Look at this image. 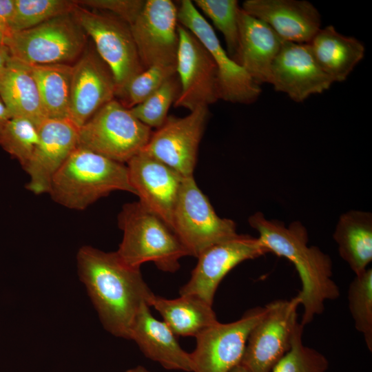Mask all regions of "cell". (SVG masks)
I'll return each instance as SVG.
<instances>
[{
	"mask_svg": "<svg viewBox=\"0 0 372 372\" xmlns=\"http://www.w3.org/2000/svg\"><path fill=\"white\" fill-rule=\"evenodd\" d=\"M117 190L136 194L127 165L77 146L54 175L48 193L57 203L82 210Z\"/></svg>",
	"mask_w": 372,
	"mask_h": 372,
	"instance_id": "3957f363",
	"label": "cell"
},
{
	"mask_svg": "<svg viewBox=\"0 0 372 372\" xmlns=\"http://www.w3.org/2000/svg\"><path fill=\"white\" fill-rule=\"evenodd\" d=\"M178 25V6L172 1H145L140 14L130 25L144 69L155 65H176Z\"/></svg>",
	"mask_w": 372,
	"mask_h": 372,
	"instance_id": "9a60e30c",
	"label": "cell"
},
{
	"mask_svg": "<svg viewBox=\"0 0 372 372\" xmlns=\"http://www.w3.org/2000/svg\"><path fill=\"white\" fill-rule=\"evenodd\" d=\"M194 5L223 34L229 56L236 62L239 48L238 12L236 0H195Z\"/></svg>",
	"mask_w": 372,
	"mask_h": 372,
	"instance_id": "f1b7e54d",
	"label": "cell"
},
{
	"mask_svg": "<svg viewBox=\"0 0 372 372\" xmlns=\"http://www.w3.org/2000/svg\"><path fill=\"white\" fill-rule=\"evenodd\" d=\"M209 114L208 107H200L184 117L168 116L162 126L152 132L143 152L183 177L193 176Z\"/></svg>",
	"mask_w": 372,
	"mask_h": 372,
	"instance_id": "5bb4252c",
	"label": "cell"
},
{
	"mask_svg": "<svg viewBox=\"0 0 372 372\" xmlns=\"http://www.w3.org/2000/svg\"><path fill=\"white\" fill-rule=\"evenodd\" d=\"M39 127L24 117H12L0 131V145L24 168L39 142Z\"/></svg>",
	"mask_w": 372,
	"mask_h": 372,
	"instance_id": "f546056e",
	"label": "cell"
},
{
	"mask_svg": "<svg viewBox=\"0 0 372 372\" xmlns=\"http://www.w3.org/2000/svg\"><path fill=\"white\" fill-rule=\"evenodd\" d=\"M239 48L236 63L259 85L269 83L271 65L282 40L262 21L240 8Z\"/></svg>",
	"mask_w": 372,
	"mask_h": 372,
	"instance_id": "7402d4cb",
	"label": "cell"
},
{
	"mask_svg": "<svg viewBox=\"0 0 372 372\" xmlns=\"http://www.w3.org/2000/svg\"><path fill=\"white\" fill-rule=\"evenodd\" d=\"M14 6V0H0V33L4 40L12 34V23Z\"/></svg>",
	"mask_w": 372,
	"mask_h": 372,
	"instance_id": "d590c367",
	"label": "cell"
},
{
	"mask_svg": "<svg viewBox=\"0 0 372 372\" xmlns=\"http://www.w3.org/2000/svg\"><path fill=\"white\" fill-rule=\"evenodd\" d=\"M10 118L11 115L0 97V131Z\"/></svg>",
	"mask_w": 372,
	"mask_h": 372,
	"instance_id": "74e56055",
	"label": "cell"
},
{
	"mask_svg": "<svg viewBox=\"0 0 372 372\" xmlns=\"http://www.w3.org/2000/svg\"><path fill=\"white\" fill-rule=\"evenodd\" d=\"M172 229L189 256L238 234L234 220L219 217L193 176L185 177L173 214Z\"/></svg>",
	"mask_w": 372,
	"mask_h": 372,
	"instance_id": "52a82bcc",
	"label": "cell"
},
{
	"mask_svg": "<svg viewBox=\"0 0 372 372\" xmlns=\"http://www.w3.org/2000/svg\"><path fill=\"white\" fill-rule=\"evenodd\" d=\"M176 336L163 321L152 315L149 306L144 303L132 324L129 340H134L147 358L165 369L192 372L191 354L182 349Z\"/></svg>",
	"mask_w": 372,
	"mask_h": 372,
	"instance_id": "44dd1931",
	"label": "cell"
},
{
	"mask_svg": "<svg viewBox=\"0 0 372 372\" xmlns=\"http://www.w3.org/2000/svg\"><path fill=\"white\" fill-rule=\"evenodd\" d=\"M14 3L12 34L72 12L76 6L75 1L65 0H14Z\"/></svg>",
	"mask_w": 372,
	"mask_h": 372,
	"instance_id": "4dcf8cb0",
	"label": "cell"
},
{
	"mask_svg": "<svg viewBox=\"0 0 372 372\" xmlns=\"http://www.w3.org/2000/svg\"><path fill=\"white\" fill-rule=\"evenodd\" d=\"M178 33L176 66L180 92L174 106L190 112L209 107L220 99L216 65L199 40L179 23Z\"/></svg>",
	"mask_w": 372,
	"mask_h": 372,
	"instance_id": "4fadbf2b",
	"label": "cell"
},
{
	"mask_svg": "<svg viewBox=\"0 0 372 372\" xmlns=\"http://www.w3.org/2000/svg\"><path fill=\"white\" fill-rule=\"evenodd\" d=\"M300 305L296 296L267 303L260 320L251 331L240 364L249 372H271L289 350L298 324Z\"/></svg>",
	"mask_w": 372,
	"mask_h": 372,
	"instance_id": "9c48e42d",
	"label": "cell"
},
{
	"mask_svg": "<svg viewBox=\"0 0 372 372\" xmlns=\"http://www.w3.org/2000/svg\"><path fill=\"white\" fill-rule=\"evenodd\" d=\"M269 253L258 237L248 234L236 236L214 244L198 257L188 282L180 289V295L196 296L213 305L216 289L224 277L243 261Z\"/></svg>",
	"mask_w": 372,
	"mask_h": 372,
	"instance_id": "7c38bea8",
	"label": "cell"
},
{
	"mask_svg": "<svg viewBox=\"0 0 372 372\" xmlns=\"http://www.w3.org/2000/svg\"><path fill=\"white\" fill-rule=\"evenodd\" d=\"M229 372H249V371L241 364L236 365Z\"/></svg>",
	"mask_w": 372,
	"mask_h": 372,
	"instance_id": "ab89813d",
	"label": "cell"
},
{
	"mask_svg": "<svg viewBox=\"0 0 372 372\" xmlns=\"http://www.w3.org/2000/svg\"><path fill=\"white\" fill-rule=\"evenodd\" d=\"M242 9L267 24L283 41L309 43L321 28L317 8L305 0H246Z\"/></svg>",
	"mask_w": 372,
	"mask_h": 372,
	"instance_id": "ffe728a7",
	"label": "cell"
},
{
	"mask_svg": "<svg viewBox=\"0 0 372 372\" xmlns=\"http://www.w3.org/2000/svg\"><path fill=\"white\" fill-rule=\"evenodd\" d=\"M265 312V306L251 308L234 322L218 321L198 334L190 353L192 372H229L239 364L248 336Z\"/></svg>",
	"mask_w": 372,
	"mask_h": 372,
	"instance_id": "8fae6325",
	"label": "cell"
},
{
	"mask_svg": "<svg viewBox=\"0 0 372 372\" xmlns=\"http://www.w3.org/2000/svg\"><path fill=\"white\" fill-rule=\"evenodd\" d=\"M178 21L190 31L211 54L217 68L220 99L234 103H254L261 94L260 85L229 56L211 25L192 1L182 0L179 2Z\"/></svg>",
	"mask_w": 372,
	"mask_h": 372,
	"instance_id": "30bf717a",
	"label": "cell"
},
{
	"mask_svg": "<svg viewBox=\"0 0 372 372\" xmlns=\"http://www.w3.org/2000/svg\"><path fill=\"white\" fill-rule=\"evenodd\" d=\"M127 168L138 201L172 229L174 211L185 177L143 151L127 163Z\"/></svg>",
	"mask_w": 372,
	"mask_h": 372,
	"instance_id": "e0dca14e",
	"label": "cell"
},
{
	"mask_svg": "<svg viewBox=\"0 0 372 372\" xmlns=\"http://www.w3.org/2000/svg\"><path fill=\"white\" fill-rule=\"evenodd\" d=\"M152 130L113 99L79 128L78 145L121 163L143 150Z\"/></svg>",
	"mask_w": 372,
	"mask_h": 372,
	"instance_id": "8992f818",
	"label": "cell"
},
{
	"mask_svg": "<svg viewBox=\"0 0 372 372\" xmlns=\"http://www.w3.org/2000/svg\"><path fill=\"white\" fill-rule=\"evenodd\" d=\"M76 260L80 280L102 325L114 336L129 340L135 317L154 294L140 268L125 263L116 251L91 246L81 247Z\"/></svg>",
	"mask_w": 372,
	"mask_h": 372,
	"instance_id": "6da1fadb",
	"label": "cell"
},
{
	"mask_svg": "<svg viewBox=\"0 0 372 372\" xmlns=\"http://www.w3.org/2000/svg\"><path fill=\"white\" fill-rule=\"evenodd\" d=\"M180 92V81L176 73L145 101L130 110L145 125L151 129H158L166 121L168 111L176 102Z\"/></svg>",
	"mask_w": 372,
	"mask_h": 372,
	"instance_id": "d6a6232c",
	"label": "cell"
},
{
	"mask_svg": "<svg viewBox=\"0 0 372 372\" xmlns=\"http://www.w3.org/2000/svg\"><path fill=\"white\" fill-rule=\"evenodd\" d=\"M0 97L11 117L27 118L37 125L48 118L28 65L12 58L0 72Z\"/></svg>",
	"mask_w": 372,
	"mask_h": 372,
	"instance_id": "cb8c5ba5",
	"label": "cell"
},
{
	"mask_svg": "<svg viewBox=\"0 0 372 372\" xmlns=\"http://www.w3.org/2000/svg\"><path fill=\"white\" fill-rule=\"evenodd\" d=\"M11 60V56L6 45L0 43V72L2 71Z\"/></svg>",
	"mask_w": 372,
	"mask_h": 372,
	"instance_id": "8d00e7d4",
	"label": "cell"
},
{
	"mask_svg": "<svg viewBox=\"0 0 372 372\" xmlns=\"http://www.w3.org/2000/svg\"><path fill=\"white\" fill-rule=\"evenodd\" d=\"M118 223L123 239L116 253L131 267L153 262L158 269L174 273L180 267L179 260L189 256L173 229L139 201L123 207Z\"/></svg>",
	"mask_w": 372,
	"mask_h": 372,
	"instance_id": "277c9868",
	"label": "cell"
},
{
	"mask_svg": "<svg viewBox=\"0 0 372 372\" xmlns=\"http://www.w3.org/2000/svg\"><path fill=\"white\" fill-rule=\"evenodd\" d=\"M333 238L355 275L363 273L372 260V214L355 209L342 214Z\"/></svg>",
	"mask_w": 372,
	"mask_h": 372,
	"instance_id": "d4e9b609",
	"label": "cell"
},
{
	"mask_svg": "<svg viewBox=\"0 0 372 372\" xmlns=\"http://www.w3.org/2000/svg\"><path fill=\"white\" fill-rule=\"evenodd\" d=\"M39 142L23 168L26 188L35 194L48 193L56 173L78 145L79 127L68 118H45L39 125Z\"/></svg>",
	"mask_w": 372,
	"mask_h": 372,
	"instance_id": "ac0fdd59",
	"label": "cell"
},
{
	"mask_svg": "<svg viewBox=\"0 0 372 372\" xmlns=\"http://www.w3.org/2000/svg\"><path fill=\"white\" fill-rule=\"evenodd\" d=\"M125 372H151L143 366H137L136 367L127 369Z\"/></svg>",
	"mask_w": 372,
	"mask_h": 372,
	"instance_id": "f35d334b",
	"label": "cell"
},
{
	"mask_svg": "<svg viewBox=\"0 0 372 372\" xmlns=\"http://www.w3.org/2000/svg\"><path fill=\"white\" fill-rule=\"evenodd\" d=\"M48 118H68L72 65H28Z\"/></svg>",
	"mask_w": 372,
	"mask_h": 372,
	"instance_id": "4316f807",
	"label": "cell"
},
{
	"mask_svg": "<svg viewBox=\"0 0 372 372\" xmlns=\"http://www.w3.org/2000/svg\"><path fill=\"white\" fill-rule=\"evenodd\" d=\"M72 13L112 72L116 93L145 70L128 23L112 14L92 12L77 4Z\"/></svg>",
	"mask_w": 372,
	"mask_h": 372,
	"instance_id": "ba28073f",
	"label": "cell"
},
{
	"mask_svg": "<svg viewBox=\"0 0 372 372\" xmlns=\"http://www.w3.org/2000/svg\"><path fill=\"white\" fill-rule=\"evenodd\" d=\"M249 225L269 252L288 259L300 279L301 289L296 295L303 308L300 324L304 327L322 313L324 303L340 296L333 279L331 257L317 246H309L307 229L300 221L288 226L276 219H268L260 211L248 218Z\"/></svg>",
	"mask_w": 372,
	"mask_h": 372,
	"instance_id": "7a4b0ae2",
	"label": "cell"
},
{
	"mask_svg": "<svg viewBox=\"0 0 372 372\" xmlns=\"http://www.w3.org/2000/svg\"><path fill=\"white\" fill-rule=\"evenodd\" d=\"M110 69L97 52H87L72 65L68 119L79 128L115 97Z\"/></svg>",
	"mask_w": 372,
	"mask_h": 372,
	"instance_id": "d6986e66",
	"label": "cell"
},
{
	"mask_svg": "<svg viewBox=\"0 0 372 372\" xmlns=\"http://www.w3.org/2000/svg\"><path fill=\"white\" fill-rule=\"evenodd\" d=\"M332 80L321 70L308 43L283 41L271 68L269 83L301 103L329 90Z\"/></svg>",
	"mask_w": 372,
	"mask_h": 372,
	"instance_id": "2e32d148",
	"label": "cell"
},
{
	"mask_svg": "<svg viewBox=\"0 0 372 372\" xmlns=\"http://www.w3.org/2000/svg\"><path fill=\"white\" fill-rule=\"evenodd\" d=\"M348 306L356 330L372 351V269L355 276L347 293Z\"/></svg>",
	"mask_w": 372,
	"mask_h": 372,
	"instance_id": "83f0119b",
	"label": "cell"
},
{
	"mask_svg": "<svg viewBox=\"0 0 372 372\" xmlns=\"http://www.w3.org/2000/svg\"><path fill=\"white\" fill-rule=\"evenodd\" d=\"M303 329L304 326L298 322L289 350L271 372H326L329 366L327 358L303 344Z\"/></svg>",
	"mask_w": 372,
	"mask_h": 372,
	"instance_id": "836d02e7",
	"label": "cell"
},
{
	"mask_svg": "<svg viewBox=\"0 0 372 372\" xmlns=\"http://www.w3.org/2000/svg\"><path fill=\"white\" fill-rule=\"evenodd\" d=\"M143 0H83L76 3L112 14L129 25L132 24L142 10Z\"/></svg>",
	"mask_w": 372,
	"mask_h": 372,
	"instance_id": "e575fe53",
	"label": "cell"
},
{
	"mask_svg": "<svg viewBox=\"0 0 372 372\" xmlns=\"http://www.w3.org/2000/svg\"></svg>",
	"mask_w": 372,
	"mask_h": 372,
	"instance_id": "b9f144b4",
	"label": "cell"
},
{
	"mask_svg": "<svg viewBox=\"0 0 372 372\" xmlns=\"http://www.w3.org/2000/svg\"><path fill=\"white\" fill-rule=\"evenodd\" d=\"M147 304L161 314L176 335L196 337L218 322L212 306L194 296L167 299L154 293Z\"/></svg>",
	"mask_w": 372,
	"mask_h": 372,
	"instance_id": "484cf974",
	"label": "cell"
},
{
	"mask_svg": "<svg viewBox=\"0 0 372 372\" xmlns=\"http://www.w3.org/2000/svg\"><path fill=\"white\" fill-rule=\"evenodd\" d=\"M85 34L70 12L14 32L4 45L12 59L26 65L68 64L83 51Z\"/></svg>",
	"mask_w": 372,
	"mask_h": 372,
	"instance_id": "5b68a950",
	"label": "cell"
},
{
	"mask_svg": "<svg viewBox=\"0 0 372 372\" xmlns=\"http://www.w3.org/2000/svg\"><path fill=\"white\" fill-rule=\"evenodd\" d=\"M176 73V65H152L132 77L116 92L115 96L124 107L131 109L145 101Z\"/></svg>",
	"mask_w": 372,
	"mask_h": 372,
	"instance_id": "1f68e13d",
	"label": "cell"
},
{
	"mask_svg": "<svg viewBox=\"0 0 372 372\" xmlns=\"http://www.w3.org/2000/svg\"><path fill=\"white\" fill-rule=\"evenodd\" d=\"M316 63L334 82L344 81L364 56V45L330 25L320 28L308 43Z\"/></svg>",
	"mask_w": 372,
	"mask_h": 372,
	"instance_id": "603a6c76",
	"label": "cell"
},
{
	"mask_svg": "<svg viewBox=\"0 0 372 372\" xmlns=\"http://www.w3.org/2000/svg\"><path fill=\"white\" fill-rule=\"evenodd\" d=\"M4 38L2 36V34L0 33V43L1 44H4Z\"/></svg>",
	"mask_w": 372,
	"mask_h": 372,
	"instance_id": "60d3db41",
	"label": "cell"
}]
</instances>
